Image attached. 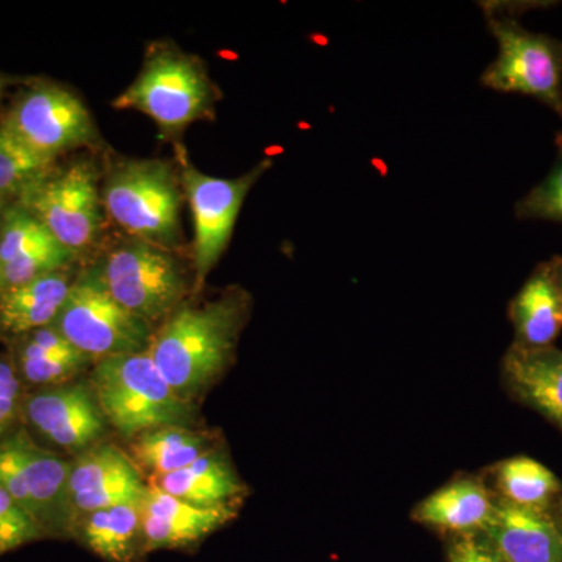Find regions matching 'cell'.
Here are the masks:
<instances>
[{
    "mask_svg": "<svg viewBox=\"0 0 562 562\" xmlns=\"http://www.w3.org/2000/svg\"><path fill=\"white\" fill-rule=\"evenodd\" d=\"M250 312L247 292L233 290L203 305H181L147 349L180 397L192 401L227 368Z\"/></svg>",
    "mask_w": 562,
    "mask_h": 562,
    "instance_id": "1",
    "label": "cell"
},
{
    "mask_svg": "<svg viewBox=\"0 0 562 562\" xmlns=\"http://www.w3.org/2000/svg\"><path fill=\"white\" fill-rule=\"evenodd\" d=\"M91 387L106 424L124 438L162 427H190L195 408L158 371L149 351L116 355L95 364Z\"/></svg>",
    "mask_w": 562,
    "mask_h": 562,
    "instance_id": "2",
    "label": "cell"
},
{
    "mask_svg": "<svg viewBox=\"0 0 562 562\" xmlns=\"http://www.w3.org/2000/svg\"><path fill=\"white\" fill-rule=\"evenodd\" d=\"M101 191L103 210L127 236L172 251L180 246L183 188L171 162H114Z\"/></svg>",
    "mask_w": 562,
    "mask_h": 562,
    "instance_id": "3",
    "label": "cell"
},
{
    "mask_svg": "<svg viewBox=\"0 0 562 562\" xmlns=\"http://www.w3.org/2000/svg\"><path fill=\"white\" fill-rule=\"evenodd\" d=\"M498 55L482 76L483 87L536 99L562 117V40L527 31L517 11L527 3H482Z\"/></svg>",
    "mask_w": 562,
    "mask_h": 562,
    "instance_id": "4",
    "label": "cell"
},
{
    "mask_svg": "<svg viewBox=\"0 0 562 562\" xmlns=\"http://www.w3.org/2000/svg\"><path fill=\"white\" fill-rule=\"evenodd\" d=\"M216 101V88L199 58L176 46L158 44L151 47L138 77L113 106L139 111L165 135L173 136L210 117Z\"/></svg>",
    "mask_w": 562,
    "mask_h": 562,
    "instance_id": "5",
    "label": "cell"
},
{
    "mask_svg": "<svg viewBox=\"0 0 562 562\" xmlns=\"http://www.w3.org/2000/svg\"><path fill=\"white\" fill-rule=\"evenodd\" d=\"M98 266L114 301L147 324L183 305L188 280L172 250L125 236Z\"/></svg>",
    "mask_w": 562,
    "mask_h": 562,
    "instance_id": "6",
    "label": "cell"
},
{
    "mask_svg": "<svg viewBox=\"0 0 562 562\" xmlns=\"http://www.w3.org/2000/svg\"><path fill=\"white\" fill-rule=\"evenodd\" d=\"M54 325L76 349L98 360L146 351L154 338L150 324L114 301L98 262L74 281Z\"/></svg>",
    "mask_w": 562,
    "mask_h": 562,
    "instance_id": "7",
    "label": "cell"
},
{
    "mask_svg": "<svg viewBox=\"0 0 562 562\" xmlns=\"http://www.w3.org/2000/svg\"><path fill=\"white\" fill-rule=\"evenodd\" d=\"M70 462L16 428L0 441V484L46 536L72 531Z\"/></svg>",
    "mask_w": 562,
    "mask_h": 562,
    "instance_id": "8",
    "label": "cell"
},
{
    "mask_svg": "<svg viewBox=\"0 0 562 562\" xmlns=\"http://www.w3.org/2000/svg\"><path fill=\"white\" fill-rule=\"evenodd\" d=\"M16 202L76 257L90 249L101 235L105 210L98 169L91 161L55 166Z\"/></svg>",
    "mask_w": 562,
    "mask_h": 562,
    "instance_id": "9",
    "label": "cell"
},
{
    "mask_svg": "<svg viewBox=\"0 0 562 562\" xmlns=\"http://www.w3.org/2000/svg\"><path fill=\"white\" fill-rule=\"evenodd\" d=\"M271 168V158H265L238 179H220L198 171L187 158L181 157V188L190 203L194 224V291L201 290L206 277L216 268L231 244L244 201L255 183Z\"/></svg>",
    "mask_w": 562,
    "mask_h": 562,
    "instance_id": "10",
    "label": "cell"
},
{
    "mask_svg": "<svg viewBox=\"0 0 562 562\" xmlns=\"http://www.w3.org/2000/svg\"><path fill=\"white\" fill-rule=\"evenodd\" d=\"M2 121L29 149L52 161L98 138L85 103L52 81H36L22 90Z\"/></svg>",
    "mask_w": 562,
    "mask_h": 562,
    "instance_id": "11",
    "label": "cell"
},
{
    "mask_svg": "<svg viewBox=\"0 0 562 562\" xmlns=\"http://www.w3.org/2000/svg\"><path fill=\"white\" fill-rule=\"evenodd\" d=\"M22 417L44 439L68 452H83L106 427L91 384L66 383L32 392L24 398Z\"/></svg>",
    "mask_w": 562,
    "mask_h": 562,
    "instance_id": "12",
    "label": "cell"
},
{
    "mask_svg": "<svg viewBox=\"0 0 562 562\" xmlns=\"http://www.w3.org/2000/svg\"><path fill=\"white\" fill-rule=\"evenodd\" d=\"M149 484L128 454L113 443L91 447L70 462L69 492L74 524L81 516L120 505H138Z\"/></svg>",
    "mask_w": 562,
    "mask_h": 562,
    "instance_id": "13",
    "label": "cell"
},
{
    "mask_svg": "<svg viewBox=\"0 0 562 562\" xmlns=\"http://www.w3.org/2000/svg\"><path fill=\"white\" fill-rule=\"evenodd\" d=\"M76 260L35 216L14 202L0 232V277L7 288L65 271Z\"/></svg>",
    "mask_w": 562,
    "mask_h": 562,
    "instance_id": "14",
    "label": "cell"
},
{
    "mask_svg": "<svg viewBox=\"0 0 562 562\" xmlns=\"http://www.w3.org/2000/svg\"><path fill=\"white\" fill-rule=\"evenodd\" d=\"M140 538L147 550L179 549L199 542L236 517V508H201L147 487L139 503Z\"/></svg>",
    "mask_w": 562,
    "mask_h": 562,
    "instance_id": "15",
    "label": "cell"
},
{
    "mask_svg": "<svg viewBox=\"0 0 562 562\" xmlns=\"http://www.w3.org/2000/svg\"><path fill=\"white\" fill-rule=\"evenodd\" d=\"M480 535L506 562H562V532L546 509L497 498L494 516Z\"/></svg>",
    "mask_w": 562,
    "mask_h": 562,
    "instance_id": "16",
    "label": "cell"
},
{
    "mask_svg": "<svg viewBox=\"0 0 562 562\" xmlns=\"http://www.w3.org/2000/svg\"><path fill=\"white\" fill-rule=\"evenodd\" d=\"M562 258L552 257L532 271L509 303L516 342L527 347L553 346L562 330Z\"/></svg>",
    "mask_w": 562,
    "mask_h": 562,
    "instance_id": "17",
    "label": "cell"
},
{
    "mask_svg": "<svg viewBox=\"0 0 562 562\" xmlns=\"http://www.w3.org/2000/svg\"><path fill=\"white\" fill-rule=\"evenodd\" d=\"M503 375L520 401L562 430V350L514 342L503 360Z\"/></svg>",
    "mask_w": 562,
    "mask_h": 562,
    "instance_id": "18",
    "label": "cell"
},
{
    "mask_svg": "<svg viewBox=\"0 0 562 562\" xmlns=\"http://www.w3.org/2000/svg\"><path fill=\"white\" fill-rule=\"evenodd\" d=\"M10 358L22 384L36 391L70 383L91 361L55 325L13 338Z\"/></svg>",
    "mask_w": 562,
    "mask_h": 562,
    "instance_id": "19",
    "label": "cell"
},
{
    "mask_svg": "<svg viewBox=\"0 0 562 562\" xmlns=\"http://www.w3.org/2000/svg\"><path fill=\"white\" fill-rule=\"evenodd\" d=\"M149 486L201 508H238L247 490L231 460L210 450L187 468L151 476Z\"/></svg>",
    "mask_w": 562,
    "mask_h": 562,
    "instance_id": "20",
    "label": "cell"
},
{
    "mask_svg": "<svg viewBox=\"0 0 562 562\" xmlns=\"http://www.w3.org/2000/svg\"><path fill=\"white\" fill-rule=\"evenodd\" d=\"M497 498L491 494L483 480L462 476L446 484L414 509L417 522L438 530L476 535L486 530L495 512Z\"/></svg>",
    "mask_w": 562,
    "mask_h": 562,
    "instance_id": "21",
    "label": "cell"
},
{
    "mask_svg": "<svg viewBox=\"0 0 562 562\" xmlns=\"http://www.w3.org/2000/svg\"><path fill=\"white\" fill-rule=\"evenodd\" d=\"M69 269L7 288L0 297V333L13 339L54 325L76 281Z\"/></svg>",
    "mask_w": 562,
    "mask_h": 562,
    "instance_id": "22",
    "label": "cell"
},
{
    "mask_svg": "<svg viewBox=\"0 0 562 562\" xmlns=\"http://www.w3.org/2000/svg\"><path fill=\"white\" fill-rule=\"evenodd\" d=\"M210 450V438L202 432L190 427H162L133 438L128 457L136 468L150 472L151 479L180 471Z\"/></svg>",
    "mask_w": 562,
    "mask_h": 562,
    "instance_id": "23",
    "label": "cell"
},
{
    "mask_svg": "<svg viewBox=\"0 0 562 562\" xmlns=\"http://www.w3.org/2000/svg\"><path fill=\"white\" fill-rule=\"evenodd\" d=\"M85 543L103 560L131 561L140 536L138 505H120L81 516L76 524ZM74 530V528H72Z\"/></svg>",
    "mask_w": 562,
    "mask_h": 562,
    "instance_id": "24",
    "label": "cell"
},
{
    "mask_svg": "<svg viewBox=\"0 0 562 562\" xmlns=\"http://www.w3.org/2000/svg\"><path fill=\"white\" fill-rule=\"evenodd\" d=\"M494 473L501 498L514 505L546 509L547 503L561 491L557 475L531 458H509L501 462Z\"/></svg>",
    "mask_w": 562,
    "mask_h": 562,
    "instance_id": "25",
    "label": "cell"
},
{
    "mask_svg": "<svg viewBox=\"0 0 562 562\" xmlns=\"http://www.w3.org/2000/svg\"><path fill=\"white\" fill-rule=\"evenodd\" d=\"M57 166L29 149L0 121V195L18 199Z\"/></svg>",
    "mask_w": 562,
    "mask_h": 562,
    "instance_id": "26",
    "label": "cell"
},
{
    "mask_svg": "<svg viewBox=\"0 0 562 562\" xmlns=\"http://www.w3.org/2000/svg\"><path fill=\"white\" fill-rule=\"evenodd\" d=\"M514 213L519 220L562 224V154H558L557 161L546 179L516 203Z\"/></svg>",
    "mask_w": 562,
    "mask_h": 562,
    "instance_id": "27",
    "label": "cell"
},
{
    "mask_svg": "<svg viewBox=\"0 0 562 562\" xmlns=\"http://www.w3.org/2000/svg\"><path fill=\"white\" fill-rule=\"evenodd\" d=\"M43 538L40 525L0 484V557Z\"/></svg>",
    "mask_w": 562,
    "mask_h": 562,
    "instance_id": "28",
    "label": "cell"
},
{
    "mask_svg": "<svg viewBox=\"0 0 562 562\" xmlns=\"http://www.w3.org/2000/svg\"><path fill=\"white\" fill-rule=\"evenodd\" d=\"M22 384L9 355L0 353V441L16 430L24 405Z\"/></svg>",
    "mask_w": 562,
    "mask_h": 562,
    "instance_id": "29",
    "label": "cell"
},
{
    "mask_svg": "<svg viewBox=\"0 0 562 562\" xmlns=\"http://www.w3.org/2000/svg\"><path fill=\"white\" fill-rule=\"evenodd\" d=\"M450 562H506L480 532L462 535L452 543Z\"/></svg>",
    "mask_w": 562,
    "mask_h": 562,
    "instance_id": "30",
    "label": "cell"
},
{
    "mask_svg": "<svg viewBox=\"0 0 562 562\" xmlns=\"http://www.w3.org/2000/svg\"><path fill=\"white\" fill-rule=\"evenodd\" d=\"M14 202H16L14 199L3 198V195H0V232H2L3 224H5L7 214H9L11 205H13Z\"/></svg>",
    "mask_w": 562,
    "mask_h": 562,
    "instance_id": "31",
    "label": "cell"
},
{
    "mask_svg": "<svg viewBox=\"0 0 562 562\" xmlns=\"http://www.w3.org/2000/svg\"><path fill=\"white\" fill-rule=\"evenodd\" d=\"M561 120H562V117H561ZM557 146H558V150H560V154H562V131L560 133H558Z\"/></svg>",
    "mask_w": 562,
    "mask_h": 562,
    "instance_id": "32",
    "label": "cell"
},
{
    "mask_svg": "<svg viewBox=\"0 0 562 562\" xmlns=\"http://www.w3.org/2000/svg\"><path fill=\"white\" fill-rule=\"evenodd\" d=\"M3 88H5V79H3L2 76H0V99H2Z\"/></svg>",
    "mask_w": 562,
    "mask_h": 562,
    "instance_id": "33",
    "label": "cell"
},
{
    "mask_svg": "<svg viewBox=\"0 0 562 562\" xmlns=\"http://www.w3.org/2000/svg\"><path fill=\"white\" fill-rule=\"evenodd\" d=\"M3 291H5V284H3L2 277H0V297H2Z\"/></svg>",
    "mask_w": 562,
    "mask_h": 562,
    "instance_id": "34",
    "label": "cell"
},
{
    "mask_svg": "<svg viewBox=\"0 0 562 562\" xmlns=\"http://www.w3.org/2000/svg\"><path fill=\"white\" fill-rule=\"evenodd\" d=\"M561 290H562V269H561Z\"/></svg>",
    "mask_w": 562,
    "mask_h": 562,
    "instance_id": "35",
    "label": "cell"
}]
</instances>
